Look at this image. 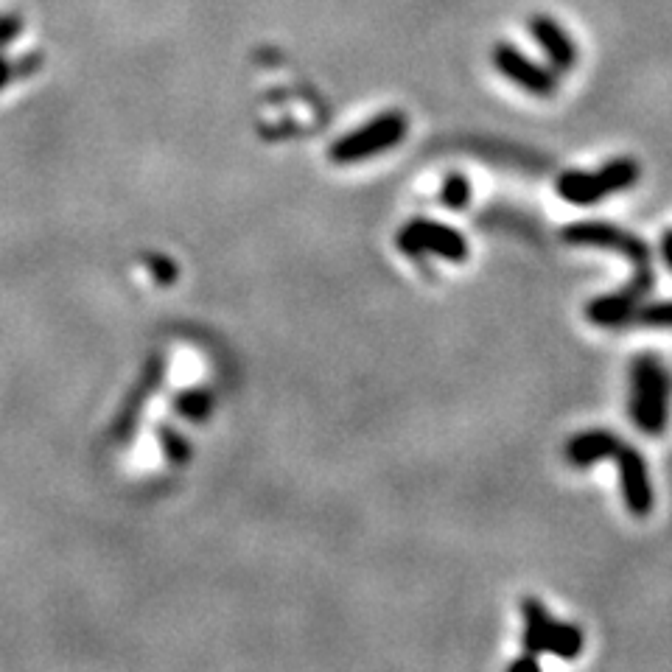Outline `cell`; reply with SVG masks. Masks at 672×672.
I'll return each mask as SVG.
<instances>
[{"mask_svg": "<svg viewBox=\"0 0 672 672\" xmlns=\"http://www.w3.org/2000/svg\"><path fill=\"white\" fill-rule=\"evenodd\" d=\"M672 378L656 356L642 353L630 367V418L642 434H661L670 420Z\"/></svg>", "mask_w": 672, "mask_h": 672, "instance_id": "obj_1", "label": "cell"}, {"mask_svg": "<svg viewBox=\"0 0 672 672\" xmlns=\"http://www.w3.org/2000/svg\"><path fill=\"white\" fill-rule=\"evenodd\" d=\"M636 180H639V163L630 160V157H622V160H611L600 171H566V174H560L558 194L572 205H594L602 196L633 188Z\"/></svg>", "mask_w": 672, "mask_h": 672, "instance_id": "obj_2", "label": "cell"}, {"mask_svg": "<svg viewBox=\"0 0 672 672\" xmlns=\"http://www.w3.org/2000/svg\"><path fill=\"white\" fill-rule=\"evenodd\" d=\"M563 241L622 252V255H625L628 261H633V266H636L633 280L653 286V258H650V247L644 244L642 238L633 236V233H625V230H619L614 224L605 222H577L569 224V227L563 230Z\"/></svg>", "mask_w": 672, "mask_h": 672, "instance_id": "obj_3", "label": "cell"}, {"mask_svg": "<svg viewBox=\"0 0 672 672\" xmlns=\"http://www.w3.org/2000/svg\"><path fill=\"white\" fill-rule=\"evenodd\" d=\"M406 135V118L401 112H387L376 121L364 124L362 129H353L345 138H339L331 146V160L334 163H359L378 152H387L398 146Z\"/></svg>", "mask_w": 672, "mask_h": 672, "instance_id": "obj_4", "label": "cell"}, {"mask_svg": "<svg viewBox=\"0 0 672 672\" xmlns=\"http://www.w3.org/2000/svg\"><path fill=\"white\" fill-rule=\"evenodd\" d=\"M398 250L418 258L423 252H432L440 255L446 261H465L468 258V244L462 233H457L454 227L432 222V219H415L412 224H406L404 230L398 233Z\"/></svg>", "mask_w": 672, "mask_h": 672, "instance_id": "obj_5", "label": "cell"}, {"mask_svg": "<svg viewBox=\"0 0 672 672\" xmlns=\"http://www.w3.org/2000/svg\"><path fill=\"white\" fill-rule=\"evenodd\" d=\"M619 488H622V499H625V507H628L633 516H647L656 504V496H653V482L647 476V462L636 451V448L622 446L619 454Z\"/></svg>", "mask_w": 672, "mask_h": 672, "instance_id": "obj_6", "label": "cell"}, {"mask_svg": "<svg viewBox=\"0 0 672 672\" xmlns=\"http://www.w3.org/2000/svg\"><path fill=\"white\" fill-rule=\"evenodd\" d=\"M493 62H496V68L502 70L510 82L524 87L532 96H552L555 93V76L546 68H538L532 59H527V56L516 51L513 45H507V42L496 45Z\"/></svg>", "mask_w": 672, "mask_h": 672, "instance_id": "obj_7", "label": "cell"}, {"mask_svg": "<svg viewBox=\"0 0 672 672\" xmlns=\"http://www.w3.org/2000/svg\"><path fill=\"white\" fill-rule=\"evenodd\" d=\"M644 292H647V286L636 283V280H630V286H625L622 292L605 294V297L591 300V303H588V320L594 322V325H605V328L622 325V322H628L630 317H633L636 303H639V297H642Z\"/></svg>", "mask_w": 672, "mask_h": 672, "instance_id": "obj_8", "label": "cell"}, {"mask_svg": "<svg viewBox=\"0 0 672 672\" xmlns=\"http://www.w3.org/2000/svg\"><path fill=\"white\" fill-rule=\"evenodd\" d=\"M532 37L544 48L546 56L552 59V65L558 70H569L577 59L572 37L552 20V17H532L530 20Z\"/></svg>", "mask_w": 672, "mask_h": 672, "instance_id": "obj_9", "label": "cell"}, {"mask_svg": "<svg viewBox=\"0 0 672 672\" xmlns=\"http://www.w3.org/2000/svg\"><path fill=\"white\" fill-rule=\"evenodd\" d=\"M619 448H622V443L611 432H583L569 440L566 457L577 468H586V465L605 460V457H616Z\"/></svg>", "mask_w": 672, "mask_h": 672, "instance_id": "obj_10", "label": "cell"}, {"mask_svg": "<svg viewBox=\"0 0 672 672\" xmlns=\"http://www.w3.org/2000/svg\"><path fill=\"white\" fill-rule=\"evenodd\" d=\"M583 650V630L572 625V622H549L544 636V653L560 658H577Z\"/></svg>", "mask_w": 672, "mask_h": 672, "instance_id": "obj_11", "label": "cell"}, {"mask_svg": "<svg viewBox=\"0 0 672 672\" xmlns=\"http://www.w3.org/2000/svg\"><path fill=\"white\" fill-rule=\"evenodd\" d=\"M521 611H524V650L532 653V656H538V653H544V636L552 616L546 614L544 602L532 600V597L524 600Z\"/></svg>", "mask_w": 672, "mask_h": 672, "instance_id": "obj_12", "label": "cell"}, {"mask_svg": "<svg viewBox=\"0 0 672 672\" xmlns=\"http://www.w3.org/2000/svg\"><path fill=\"white\" fill-rule=\"evenodd\" d=\"M471 199V182L465 180V174H448L440 188V202L451 210H462Z\"/></svg>", "mask_w": 672, "mask_h": 672, "instance_id": "obj_13", "label": "cell"}, {"mask_svg": "<svg viewBox=\"0 0 672 672\" xmlns=\"http://www.w3.org/2000/svg\"><path fill=\"white\" fill-rule=\"evenodd\" d=\"M177 409H180L182 415H188V418L202 420L210 412V395L208 392H188V395H182L180 401H177Z\"/></svg>", "mask_w": 672, "mask_h": 672, "instance_id": "obj_14", "label": "cell"}, {"mask_svg": "<svg viewBox=\"0 0 672 672\" xmlns=\"http://www.w3.org/2000/svg\"><path fill=\"white\" fill-rule=\"evenodd\" d=\"M639 320L647 325H670L672 328V303H656V306L644 308Z\"/></svg>", "mask_w": 672, "mask_h": 672, "instance_id": "obj_15", "label": "cell"}, {"mask_svg": "<svg viewBox=\"0 0 672 672\" xmlns=\"http://www.w3.org/2000/svg\"><path fill=\"white\" fill-rule=\"evenodd\" d=\"M510 670H513V672H521V670L535 672V670H538V658L532 656V653L527 658H518V661H513V664H510Z\"/></svg>", "mask_w": 672, "mask_h": 672, "instance_id": "obj_16", "label": "cell"}, {"mask_svg": "<svg viewBox=\"0 0 672 672\" xmlns=\"http://www.w3.org/2000/svg\"><path fill=\"white\" fill-rule=\"evenodd\" d=\"M661 252H664V261H667L672 269V230L670 233H664V238H661Z\"/></svg>", "mask_w": 672, "mask_h": 672, "instance_id": "obj_17", "label": "cell"}]
</instances>
